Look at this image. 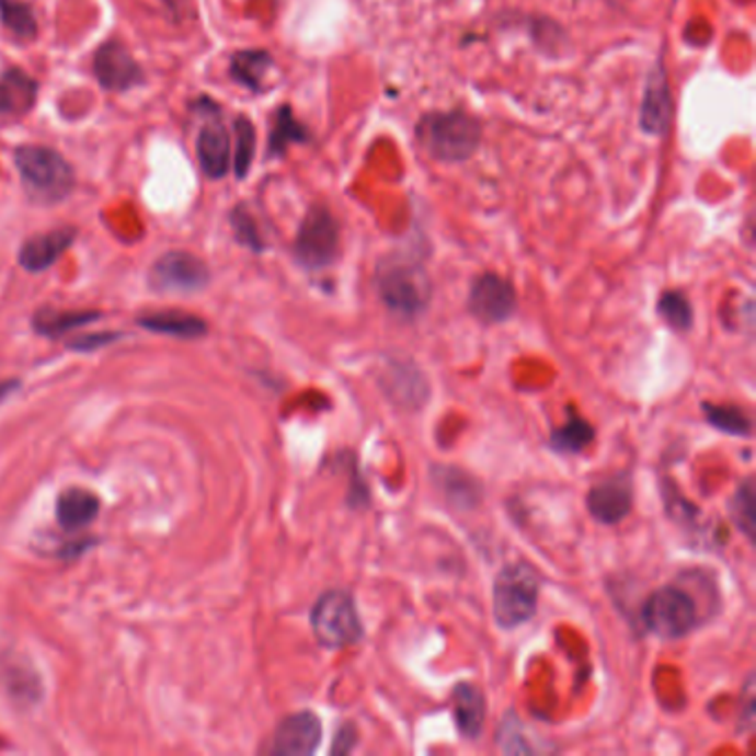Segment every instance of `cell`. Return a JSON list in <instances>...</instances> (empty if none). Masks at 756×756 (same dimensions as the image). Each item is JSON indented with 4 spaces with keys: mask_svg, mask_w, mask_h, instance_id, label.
<instances>
[{
    "mask_svg": "<svg viewBox=\"0 0 756 756\" xmlns=\"http://www.w3.org/2000/svg\"><path fill=\"white\" fill-rule=\"evenodd\" d=\"M271 67L273 58L266 51H238L231 58V78L251 91H260Z\"/></svg>",
    "mask_w": 756,
    "mask_h": 756,
    "instance_id": "cell-21",
    "label": "cell"
},
{
    "mask_svg": "<svg viewBox=\"0 0 756 756\" xmlns=\"http://www.w3.org/2000/svg\"><path fill=\"white\" fill-rule=\"evenodd\" d=\"M14 160L27 194L38 203H60L73 188L71 167L49 147L23 145L16 149Z\"/></svg>",
    "mask_w": 756,
    "mask_h": 756,
    "instance_id": "cell-3",
    "label": "cell"
},
{
    "mask_svg": "<svg viewBox=\"0 0 756 756\" xmlns=\"http://www.w3.org/2000/svg\"><path fill=\"white\" fill-rule=\"evenodd\" d=\"M93 71H96L99 82L107 91H127L142 82V69L134 60V56L125 49V45L112 41L105 43L93 58Z\"/></svg>",
    "mask_w": 756,
    "mask_h": 756,
    "instance_id": "cell-11",
    "label": "cell"
},
{
    "mask_svg": "<svg viewBox=\"0 0 756 756\" xmlns=\"http://www.w3.org/2000/svg\"><path fill=\"white\" fill-rule=\"evenodd\" d=\"M149 285L160 294H198L209 285V268L194 253L169 251L151 266Z\"/></svg>",
    "mask_w": 756,
    "mask_h": 756,
    "instance_id": "cell-8",
    "label": "cell"
},
{
    "mask_svg": "<svg viewBox=\"0 0 756 756\" xmlns=\"http://www.w3.org/2000/svg\"><path fill=\"white\" fill-rule=\"evenodd\" d=\"M73 240H76V231L71 227L34 236L21 247L19 264L30 273H43L71 247Z\"/></svg>",
    "mask_w": 756,
    "mask_h": 756,
    "instance_id": "cell-15",
    "label": "cell"
},
{
    "mask_svg": "<svg viewBox=\"0 0 756 756\" xmlns=\"http://www.w3.org/2000/svg\"><path fill=\"white\" fill-rule=\"evenodd\" d=\"M641 619L654 637L681 639L699 623V612L695 599L686 591L664 586L645 599Z\"/></svg>",
    "mask_w": 756,
    "mask_h": 756,
    "instance_id": "cell-6",
    "label": "cell"
},
{
    "mask_svg": "<svg viewBox=\"0 0 756 756\" xmlns=\"http://www.w3.org/2000/svg\"><path fill=\"white\" fill-rule=\"evenodd\" d=\"M162 3H164L167 8H171V10H175V8H177V0H162Z\"/></svg>",
    "mask_w": 756,
    "mask_h": 756,
    "instance_id": "cell-33",
    "label": "cell"
},
{
    "mask_svg": "<svg viewBox=\"0 0 756 756\" xmlns=\"http://www.w3.org/2000/svg\"><path fill=\"white\" fill-rule=\"evenodd\" d=\"M311 628L320 645L329 650L355 645L364 637L355 599L346 591H329L316 602L311 610Z\"/></svg>",
    "mask_w": 756,
    "mask_h": 756,
    "instance_id": "cell-5",
    "label": "cell"
},
{
    "mask_svg": "<svg viewBox=\"0 0 756 756\" xmlns=\"http://www.w3.org/2000/svg\"><path fill=\"white\" fill-rule=\"evenodd\" d=\"M701 411L706 415V422L714 426L721 433L734 435V437H747L752 433V422L749 417L736 409V406H725V404H710L703 402Z\"/></svg>",
    "mask_w": 756,
    "mask_h": 756,
    "instance_id": "cell-25",
    "label": "cell"
},
{
    "mask_svg": "<svg viewBox=\"0 0 756 756\" xmlns=\"http://www.w3.org/2000/svg\"><path fill=\"white\" fill-rule=\"evenodd\" d=\"M309 134L307 129L296 121V116L291 114L289 107H279L273 129H271V138H268V156H282L287 151L289 145L294 142H307Z\"/></svg>",
    "mask_w": 756,
    "mask_h": 756,
    "instance_id": "cell-23",
    "label": "cell"
},
{
    "mask_svg": "<svg viewBox=\"0 0 756 756\" xmlns=\"http://www.w3.org/2000/svg\"><path fill=\"white\" fill-rule=\"evenodd\" d=\"M756 502H754V482L752 478H745L730 500V517L736 524V528L752 541L754 539V526H756Z\"/></svg>",
    "mask_w": 756,
    "mask_h": 756,
    "instance_id": "cell-27",
    "label": "cell"
},
{
    "mask_svg": "<svg viewBox=\"0 0 756 756\" xmlns=\"http://www.w3.org/2000/svg\"><path fill=\"white\" fill-rule=\"evenodd\" d=\"M99 318L101 313L96 311H41L34 324H36V331L43 335H62L71 329L84 327Z\"/></svg>",
    "mask_w": 756,
    "mask_h": 756,
    "instance_id": "cell-26",
    "label": "cell"
},
{
    "mask_svg": "<svg viewBox=\"0 0 756 756\" xmlns=\"http://www.w3.org/2000/svg\"><path fill=\"white\" fill-rule=\"evenodd\" d=\"M661 320L675 331H688L692 327V305L681 291H666L656 307Z\"/></svg>",
    "mask_w": 756,
    "mask_h": 756,
    "instance_id": "cell-28",
    "label": "cell"
},
{
    "mask_svg": "<svg viewBox=\"0 0 756 756\" xmlns=\"http://www.w3.org/2000/svg\"><path fill=\"white\" fill-rule=\"evenodd\" d=\"M38 99V84L23 69H8L0 76V116H23Z\"/></svg>",
    "mask_w": 756,
    "mask_h": 756,
    "instance_id": "cell-17",
    "label": "cell"
},
{
    "mask_svg": "<svg viewBox=\"0 0 756 756\" xmlns=\"http://www.w3.org/2000/svg\"><path fill=\"white\" fill-rule=\"evenodd\" d=\"M114 340H116V335L99 333V335H84V337L71 342V346H73L76 351H96V348H101L103 344H110V342H114Z\"/></svg>",
    "mask_w": 756,
    "mask_h": 756,
    "instance_id": "cell-32",
    "label": "cell"
},
{
    "mask_svg": "<svg viewBox=\"0 0 756 756\" xmlns=\"http://www.w3.org/2000/svg\"><path fill=\"white\" fill-rule=\"evenodd\" d=\"M595 439V428L580 415H571L569 422L550 433V448L563 455H580Z\"/></svg>",
    "mask_w": 756,
    "mask_h": 756,
    "instance_id": "cell-22",
    "label": "cell"
},
{
    "mask_svg": "<svg viewBox=\"0 0 756 756\" xmlns=\"http://www.w3.org/2000/svg\"><path fill=\"white\" fill-rule=\"evenodd\" d=\"M322 743V721L313 712H296L282 721L271 741V754L311 756Z\"/></svg>",
    "mask_w": 756,
    "mask_h": 756,
    "instance_id": "cell-10",
    "label": "cell"
},
{
    "mask_svg": "<svg viewBox=\"0 0 756 756\" xmlns=\"http://www.w3.org/2000/svg\"><path fill=\"white\" fill-rule=\"evenodd\" d=\"M255 153V129L253 123L244 116L236 118V175L244 177L251 169V160Z\"/></svg>",
    "mask_w": 756,
    "mask_h": 756,
    "instance_id": "cell-29",
    "label": "cell"
},
{
    "mask_svg": "<svg viewBox=\"0 0 756 756\" xmlns=\"http://www.w3.org/2000/svg\"><path fill=\"white\" fill-rule=\"evenodd\" d=\"M294 251L296 260L309 271H320L333 264L340 251V227L329 209H309L300 225Z\"/></svg>",
    "mask_w": 756,
    "mask_h": 756,
    "instance_id": "cell-7",
    "label": "cell"
},
{
    "mask_svg": "<svg viewBox=\"0 0 756 756\" xmlns=\"http://www.w3.org/2000/svg\"><path fill=\"white\" fill-rule=\"evenodd\" d=\"M101 513V500L87 489H67L58 495L56 519L65 530L89 526Z\"/></svg>",
    "mask_w": 756,
    "mask_h": 756,
    "instance_id": "cell-18",
    "label": "cell"
},
{
    "mask_svg": "<svg viewBox=\"0 0 756 756\" xmlns=\"http://www.w3.org/2000/svg\"><path fill=\"white\" fill-rule=\"evenodd\" d=\"M539 604V580L526 563H508L493 584V615L502 630L530 621Z\"/></svg>",
    "mask_w": 756,
    "mask_h": 756,
    "instance_id": "cell-4",
    "label": "cell"
},
{
    "mask_svg": "<svg viewBox=\"0 0 756 756\" xmlns=\"http://www.w3.org/2000/svg\"><path fill=\"white\" fill-rule=\"evenodd\" d=\"M196 153H198L203 171L209 177L220 180L227 175V171L231 167V140H229L225 125L218 118V110L211 112V118L201 129L198 142H196Z\"/></svg>",
    "mask_w": 756,
    "mask_h": 756,
    "instance_id": "cell-13",
    "label": "cell"
},
{
    "mask_svg": "<svg viewBox=\"0 0 756 756\" xmlns=\"http://www.w3.org/2000/svg\"><path fill=\"white\" fill-rule=\"evenodd\" d=\"M433 480L439 486V491L448 497V502L459 508V511H470L472 506H478L482 500V486L476 478L466 476L459 468H435Z\"/></svg>",
    "mask_w": 756,
    "mask_h": 756,
    "instance_id": "cell-19",
    "label": "cell"
},
{
    "mask_svg": "<svg viewBox=\"0 0 756 756\" xmlns=\"http://www.w3.org/2000/svg\"><path fill=\"white\" fill-rule=\"evenodd\" d=\"M673 121V96L666 69L656 62L648 76L643 105H641V127L650 136H664Z\"/></svg>",
    "mask_w": 756,
    "mask_h": 756,
    "instance_id": "cell-12",
    "label": "cell"
},
{
    "mask_svg": "<svg viewBox=\"0 0 756 756\" xmlns=\"http://www.w3.org/2000/svg\"><path fill=\"white\" fill-rule=\"evenodd\" d=\"M138 324L151 333L182 337V340L203 337L207 333V324L201 318L188 316L184 311H156V313L142 316Z\"/></svg>",
    "mask_w": 756,
    "mask_h": 756,
    "instance_id": "cell-20",
    "label": "cell"
},
{
    "mask_svg": "<svg viewBox=\"0 0 756 756\" xmlns=\"http://www.w3.org/2000/svg\"><path fill=\"white\" fill-rule=\"evenodd\" d=\"M0 23L21 41H32L38 34L34 12L23 0H0Z\"/></svg>",
    "mask_w": 756,
    "mask_h": 756,
    "instance_id": "cell-24",
    "label": "cell"
},
{
    "mask_svg": "<svg viewBox=\"0 0 756 756\" xmlns=\"http://www.w3.org/2000/svg\"><path fill=\"white\" fill-rule=\"evenodd\" d=\"M422 147L442 162H463L482 142V125L463 112L428 114L417 123Z\"/></svg>",
    "mask_w": 756,
    "mask_h": 756,
    "instance_id": "cell-1",
    "label": "cell"
},
{
    "mask_svg": "<svg viewBox=\"0 0 756 756\" xmlns=\"http://www.w3.org/2000/svg\"><path fill=\"white\" fill-rule=\"evenodd\" d=\"M377 294L387 309L402 318H417L431 302L433 285L422 264L411 260H385L377 268Z\"/></svg>",
    "mask_w": 756,
    "mask_h": 756,
    "instance_id": "cell-2",
    "label": "cell"
},
{
    "mask_svg": "<svg viewBox=\"0 0 756 756\" xmlns=\"http://www.w3.org/2000/svg\"><path fill=\"white\" fill-rule=\"evenodd\" d=\"M453 714L461 736L478 738L486 721V697L476 684H459L453 690Z\"/></svg>",
    "mask_w": 756,
    "mask_h": 756,
    "instance_id": "cell-16",
    "label": "cell"
},
{
    "mask_svg": "<svg viewBox=\"0 0 756 756\" xmlns=\"http://www.w3.org/2000/svg\"><path fill=\"white\" fill-rule=\"evenodd\" d=\"M355 745H357V730H355L353 723H346V725H342L340 732L335 734L331 754H348V752H353Z\"/></svg>",
    "mask_w": 756,
    "mask_h": 756,
    "instance_id": "cell-31",
    "label": "cell"
},
{
    "mask_svg": "<svg viewBox=\"0 0 756 756\" xmlns=\"http://www.w3.org/2000/svg\"><path fill=\"white\" fill-rule=\"evenodd\" d=\"M588 511L599 524H621L632 511V489L628 480L617 478L593 486L588 493Z\"/></svg>",
    "mask_w": 756,
    "mask_h": 756,
    "instance_id": "cell-14",
    "label": "cell"
},
{
    "mask_svg": "<svg viewBox=\"0 0 756 756\" xmlns=\"http://www.w3.org/2000/svg\"><path fill=\"white\" fill-rule=\"evenodd\" d=\"M517 294L511 282L497 273H484L470 285L468 311L484 324H500L513 318Z\"/></svg>",
    "mask_w": 756,
    "mask_h": 756,
    "instance_id": "cell-9",
    "label": "cell"
},
{
    "mask_svg": "<svg viewBox=\"0 0 756 756\" xmlns=\"http://www.w3.org/2000/svg\"><path fill=\"white\" fill-rule=\"evenodd\" d=\"M231 227L236 231V238L240 244L249 247L251 251L260 253L264 249V242L260 238V231L251 218V214H247L242 207H238L233 214H231Z\"/></svg>",
    "mask_w": 756,
    "mask_h": 756,
    "instance_id": "cell-30",
    "label": "cell"
}]
</instances>
